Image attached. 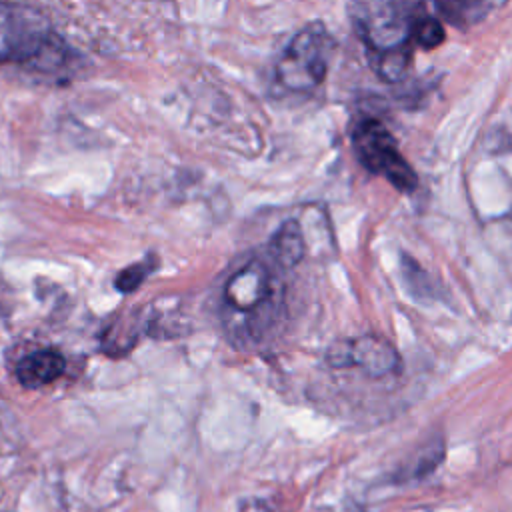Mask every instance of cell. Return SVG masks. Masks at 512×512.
I'll return each instance as SVG.
<instances>
[{
	"label": "cell",
	"instance_id": "1",
	"mask_svg": "<svg viewBox=\"0 0 512 512\" xmlns=\"http://www.w3.org/2000/svg\"><path fill=\"white\" fill-rule=\"evenodd\" d=\"M68 46L60 36L40 24L38 14L0 0V64L4 62H36L42 70H56Z\"/></svg>",
	"mask_w": 512,
	"mask_h": 512
},
{
	"label": "cell",
	"instance_id": "2",
	"mask_svg": "<svg viewBox=\"0 0 512 512\" xmlns=\"http://www.w3.org/2000/svg\"><path fill=\"white\" fill-rule=\"evenodd\" d=\"M332 38L320 22L302 28L286 46L278 60V82L292 92H308L316 88L328 70Z\"/></svg>",
	"mask_w": 512,
	"mask_h": 512
},
{
	"label": "cell",
	"instance_id": "3",
	"mask_svg": "<svg viewBox=\"0 0 512 512\" xmlns=\"http://www.w3.org/2000/svg\"><path fill=\"white\" fill-rule=\"evenodd\" d=\"M352 148L366 170L384 176L396 190L412 192L418 184L416 172L398 152L396 138L376 118H366L352 130Z\"/></svg>",
	"mask_w": 512,
	"mask_h": 512
},
{
	"label": "cell",
	"instance_id": "4",
	"mask_svg": "<svg viewBox=\"0 0 512 512\" xmlns=\"http://www.w3.org/2000/svg\"><path fill=\"white\" fill-rule=\"evenodd\" d=\"M396 350L382 338L364 336L344 344H336L330 354L334 366H358L370 376H384L398 368Z\"/></svg>",
	"mask_w": 512,
	"mask_h": 512
},
{
	"label": "cell",
	"instance_id": "5",
	"mask_svg": "<svg viewBox=\"0 0 512 512\" xmlns=\"http://www.w3.org/2000/svg\"><path fill=\"white\" fill-rule=\"evenodd\" d=\"M226 302L234 310H250L270 296V274L258 260L238 270L226 284Z\"/></svg>",
	"mask_w": 512,
	"mask_h": 512
},
{
	"label": "cell",
	"instance_id": "6",
	"mask_svg": "<svg viewBox=\"0 0 512 512\" xmlns=\"http://www.w3.org/2000/svg\"><path fill=\"white\" fill-rule=\"evenodd\" d=\"M66 370V360L56 350H36L16 364V376L24 388H40L54 382Z\"/></svg>",
	"mask_w": 512,
	"mask_h": 512
},
{
	"label": "cell",
	"instance_id": "7",
	"mask_svg": "<svg viewBox=\"0 0 512 512\" xmlns=\"http://www.w3.org/2000/svg\"><path fill=\"white\" fill-rule=\"evenodd\" d=\"M412 46L414 44L410 40H402L384 48H368V58L374 72L388 82L402 80L412 60Z\"/></svg>",
	"mask_w": 512,
	"mask_h": 512
},
{
	"label": "cell",
	"instance_id": "8",
	"mask_svg": "<svg viewBox=\"0 0 512 512\" xmlns=\"http://www.w3.org/2000/svg\"><path fill=\"white\" fill-rule=\"evenodd\" d=\"M436 12L450 26L468 30L478 24L492 8V0H432Z\"/></svg>",
	"mask_w": 512,
	"mask_h": 512
},
{
	"label": "cell",
	"instance_id": "9",
	"mask_svg": "<svg viewBox=\"0 0 512 512\" xmlns=\"http://www.w3.org/2000/svg\"><path fill=\"white\" fill-rule=\"evenodd\" d=\"M270 252L284 266H292L302 258L304 240H302L300 226L294 220H288L280 226V230L270 242Z\"/></svg>",
	"mask_w": 512,
	"mask_h": 512
},
{
	"label": "cell",
	"instance_id": "10",
	"mask_svg": "<svg viewBox=\"0 0 512 512\" xmlns=\"http://www.w3.org/2000/svg\"><path fill=\"white\" fill-rule=\"evenodd\" d=\"M408 38H410V42L414 46L436 48V46H440L444 42L446 32H444V26H442V22L438 18L420 14V16H414L410 20Z\"/></svg>",
	"mask_w": 512,
	"mask_h": 512
},
{
	"label": "cell",
	"instance_id": "11",
	"mask_svg": "<svg viewBox=\"0 0 512 512\" xmlns=\"http://www.w3.org/2000/svg\"><path fill=\"white\" fill-rule=\"evenodd\" d=\"M152 268H154L152 258L124 268V270L116 276V288H118L120 292H132V290H136V288L142 284V280L152 272Z\"/></svg>",
	"mask_w": 512,
	"mask_h": 512
}]
</instances>
